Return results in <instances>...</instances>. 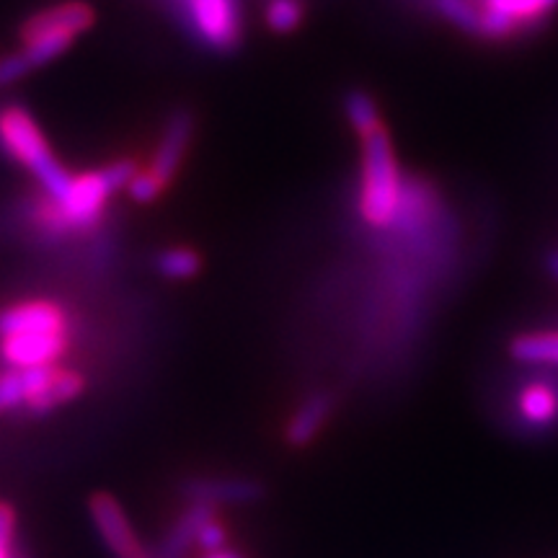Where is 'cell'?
<instances>
[{
    "label": "cell",
    "instance_id": "cell-1",
    "mask_svg": "<svg viewBox=\"0 0 558 558\" xmlns=\"http://www.w3.org/2000/svg\"><path fill=\"white\" fill-rule=\"evenodd\" d=\"M403 184L388 130L375 128L362 135V190L360 213L367 226L388 228L399 218Z\"/></svg>",
    "mask_w": 558,
    "mask_h": 558
},
{
    "label": "cell",
    "instance_id": "cell-2",
    "mask_svg": "<svg viewBox=\"0 0 558 558\" xmlns=\"http://www.w3.org/2000/svg\"><path fill=\"white\" fill-rule=\"evenodd\" d=\"M0 143L5 153L24 163L34 177L41 181L47 197L60 202L73 184V177L62 171V166L47 148V140L41 135L32 114L21 107H5L0 111Z\"/></svg>",
    "mask_w": 558,
    "mask_h": 558
},
{
    "label": "cell",
    "instance_id": "cell-3",
    "mask_svg": "<svg viewBox=\"0 0 558 558\" xmlns=\"http://www.w3.org/2000/svg\"><path fill=\"white\" fill-rule=\"evenodd\" d=\"M476 39L492 45L535 37L558 11V0H476Z\"/></svg>",
    "mask_w": 558,
    "mask_h": 558
},
{
    "label": "cell",
    "instance_id": "cell-4",
    "mask_svg": "<svg viewBox=\"0 0 558 558\" xmlns=\"http://www.w3.org/2000/svg\"><path fill=\"white\" fill-rule=\"evenodd\" d=\"M26 383V403L32 414H47V411L73 401L83 390V378L73 369H58L54 365L21 369Z\"/></svg>",
    "mask_w": 558,
    "mask_h": 558
},
{
    "label": "cell",
    "instance_id": "cell-5",
    "mask_svg": "<svg viewBox=\"0 0 558 558\" xmlns=\"http://www.w3.org/2000/svg\"><path fill=\"white\" fill-rule=\"evenodd\" d=\"M190 16L199 37L215 50L228 52L241 41V16L235 0H190Z\"/></svg>",
    "mask_w": 558,
    "mask_h": 558
},
{
    "label": "cell",
    "instance_id": "cell-6",
    "mask_svg": "<svg viewBox=\"0 0 558 558\" xmlns=\"http://www.w3.org/2000/svg\"><path fill=\"white\" fill-rule=\"evenodd\" d=\"M90 518H94L104 543L117 558H153L148 550L140 546L128 514L122 512V507L109 494H96L90 499Z\"/></svg>",
    "mask_w": 558,
    "mask_h": 558
},
{
    "label": "cell",
    "instance_id": "cell-7",
    "mask_svg": "<svg viewBox=\"0 0 558 558\" xmlns=\"http://www.w3.org/2000/svg\"><path fill=\"white\" fill-rule=\"evenodd\" d=\"M65 331H32L3 337L0 352H3V360L9 362L11 367L29 369L54 365V362L65 354Z\"/></svg>",
    "mask_w": 558,
    "mask_h": 558
},
{
    "label": "cell",
    "instance_id": "cell-8",
    "mask_svg": "<svg viewBox=\"0 0 558 558\" xmlns=\"http://www.w3.org/2000/svg\"><path fill=\"white\" fill-rule=\"evenodd\" d=\"M94 24V11L86 3H65L58 9H50L45 13L29 19L21 29V39L29 45V41L39 37H50V34H68V37H78L81 32H86Z\"/></svg>",
    "mask_w": 558,
    "mask_h": 558
},
{
    "label": "cell",
    "instance_id": "cell-9",
    "mask_svg": "<svg viewBox=\"0 0 558 558\" xmlns=\"http://www.w3.org/2000/svg\"><path fill=\"white\" fill-rule=\"evenodd\" d=\"M32 331H65V313L47 300H29L0 313V337Z\"/></svg>",
    "mask_w": 558,
    "mask_h": 558
},
{
    "label": "cell",
    "instance_id": "cell-10",
    "mask_svg": "<svg viewBox=\"0 0 558 558\" xmlns=\"http://www.w3.org/2000/svg\"><path fill=\"white\" fill-rule=\"evenodd\" d=\"M192 128H194L192 114L186 109L173 111V114L169 117V122H166L163 140H160L156 158H153V166H150V171L156 173L163 184H169L171 177L181 166V158H184L186 145H190Z\"/></svg>",
    "mask_w": 558,
    "mask_h": 558
},
{
    "label": "cell",
    "instance_id": "cell-11",
    "mask_svg": "<svg viewBox=\"0 0 558 558\" xmlns=\"http://www.w3.org/2000/svg\"><path fill=\"white\" fill-rule=\"evenodd\" d=\"M186 494L194 501H207V505H243V501L259 499L262 486L243 478L197 481V484L186 486Z\"/></svg>",
    "mask_w": 558,
    "mask_h": 558
},
{
    "label": "cell",
    "instance_id": "cell-12",
    "mask_svg": "<svg viewBox=\"0 0 558 558\" xmlns=\"http://www.w3.org/2000/svg\"><path fill=\"white\" fill-rule=\"evenodd\" d=\"M215 505L207 501H194V505L181 514V520L173 525L169 538L160 543L156 558H181L192 543H197L199 527L215 518Z\"/></svg>",
    "mask_w": 558,
    "mask_h": 558
},
{
    "label": "cell",
    "instance_id": "cell-13",
    "mask_svg": "<svg viewBox=\"0 0 558 558\" xmlns=\"http://www.w3.org/2000/svg\"><path fill=\"white\" fill-rule=\"evenodd\" d=\"M329 414H331L329 396L326 393L311 396L308 401H303V407L295 411V416H292V422L288 424V442L295 445V448L311 445V439L318 435Z\"/></svg>",
    "mask_w": 558,
    "mask_h": 558
},
{
    "label": "cell",
    "instance_id": "cell-14",
    "mask_svg": "<svg viewBox=\"0 0 558 558\" xmlns=\"http://www.w3.org/2000/svg\"><path fill=\"white\" fill-rule=\"evenodd\" d=\"M520 416L533 427H546L558 418V393L548 383H530L520 390Z\"/></svg>",
    "mask_w": 558,
    "mask_h": 558
},
{
    "label": "cell",
    "instance_id": "cell-15",
    "mask_svg": "<svg viewBox=\"0 0 558 558\" xmlns=\"http://www.w3.org/2000/svg\"><path fill=\"white\" fill-rule=\"evenodd\" d=\"M512 354L527 365H558V331L522 333L514 339Z\"/></svg>",
    "mask_w": 558,
    "mask_h": 558
},
{
    "label": "cell",
    "instance_id": "cell-16",
    "mask_svg": "<svg viewBox=\"0 0 558 558\" xmlns=\"http://www.w3.org/2000/svg\"><path fill=\"white\" fill-rule=\"evenodd\" d=\"M344 111H347V120L352 122V128L357 130L360 137L383 124L373 96H367L365 90H349L344 96Z\"/></svg>",
    "mask_w": 558,
    "mask_h": 558
},
{
    "label": "cell",
    "instance_id": "cell-17",
    "mask_svg": "<svg viewBox=\"0 0 558 558\" xmlns=\"http://www.w3.org/2000/svg\"><path fill=\"white\" fill-rule=\"evenodd\" d=\"M437 16H442L458 32L476 37L478 34V5L476 0H432Z\"/></svg>",
    "mask_w": 558,
    "mask_h": 558
},
{
    "label": "cell",
    "instance_id": "cell-18",
    "mask_svg": "<svg viewBox=\"0 0 558 558\" xmlns=\"http://www.w3.org/2000/svg\"><path fill=\"white\" fill-rule=\"evenodd\" d=\"M158 271L169 279H190L199 271V256L192 248H171L158 256Z\"/></svg>",
    "mask_w": 558,
    "mask_h": 558
},
{
    "label": "cell",
    "instance_id": "cell-19",
    "mask_svg": "<svg viewBox=\"0 0 558 558\" xmlns=\"http://www.w3.org/2000/svg\"><path fill=\"white\" fill-rule=\"evenodd\" d=\"M70 41H73V37H68V34H50V37H39L26 45L24 58L34 70V68L45 65V62H50L58 58V54L65 52L70 47Z\"/></svg>",
    "mask_w": 558,
    "mask_h": 558
},
{
    "label": "cell",
    "instance_id": "cell-20",
    "mask_svg": "<svg viewBox=\"0 0 558 558\" xmlns=\"http://www.w3.org/2000/svg\"><path fill=\"white\" fill-rule=\"evenodd\" d=\"M303 19V5L298 0H271L267 9V21L269 26L279 34H288L295 29Z\"/></svg>",
    "mask_w": 558,
    "mask_h": 558
},
{
    "label": "cell",
    "instance_id": "cell-21",
    "mask_svg": "<svg viewBox=\"0 0 558 558\" xmlns=\"http://www.w3.org/2000/svg\"><path fill=\"white\" fill-rule=\"evenodd\" d=\"M26 403V383L24 373L16 367H11L9 373L0 375V411L19 409Z\"/></svg>",
    "mask_w": 558,
    "mask_h": 558
},
{
    "label": "cell",
    "instance_id": "cell-22",
    "mask_svg": "<svg viewBox=\"0 0 558 558\" xmlns=\"http://www.w3.org/2000/svg\"><path fill=\"white\" fill-rule=\"evenodd\" d=\"M128 190L135 202H153L160 192L166 190V184L153 171H143V173H135V179L130 181Z\"/></svg>",
    "mask_w": 558,
    "mask_h": 558
},
{
    "label": "cell",
    "instance_id": "cell-23",
    "mask_svg": "<svg viewBox=\"0 0 558 558\" xmlns=\"http://www.w3.org/2000/svg\"><path fill=\"white\" fill-rule=\"evenodd\" d=\"M197 546L205 548L207 554H215V550H222V546H226V530H222V525L218 520H209L205 522V525L199 527L197 533Z\"/></svg>",
    "mask_w": 558,
    "mask_h": 558
},
{
    "label": "cell",
    "instance_id": "cell-24",
    "mask_svg": "<svg viewBox=\"0 0 558 558\" xmlns=\"http://www.w3.org/2000/svg\"><path fill=\"white\" fill-rule=\"evenodd\" d=\"M32 65L26 62L24 52H16V54H9V58H0V86H5V83H13L19 78H24L26 73H29Z\"/></svg>",
    "mask_w": 558,
    "mask_h": 558
},
{
    "label": "cell",
    "instance_id": "cell-25",
    "mask_svg": "<svg viewBox=\"0 0 558 558\" xmlns=\"http://www.w3.org/2000/svg\"><path fill=\"white\" fill-rule=\"evenodd\" d=\"M13 530H16V514L9 505H0V546H11Z\"/></svg>",
    "mask_w": 558,
    "mask_h": 558
},
{
    "label": "cell",
    "instance_id": "cell-26",
    "mask_svg": "<svg viewBox=\"0 0 558 558\" xmlns=\"http://www.w3.org/2000/svg\"><path fill=\"white\" fill-rule=\"evenodd\" d=\"M207 558H241L239 554H233V550H215V554H207Z\"/></svg>",
    "mask_w": 558,
    "mask_h": 558
},
{
    "label": "cell",
    "instance_id": "cell-27",
    "mask_svg": "<svg viewBox=\"0 0 558 558\" xmlns=\"http://www.w3.org/2000/svg\"><path fill=\"white\" fill-rule=\"evenodd\" d=\"M548 269L554 271V275L558 277V251H556V254L548 256Z\"/></svg>",
    "mask_w": 558,
    "mask_h": 558
},
{
    "label": "cell",
    "instance_id": "cell-28",
    "mask_svg": "<svg viewBox=\"0 0 558 558\" xmlns=\"http://www.w3.org/2000/svg\"><path fill=\"white\" fill-rule=\"evenodd\" d=\"M0 558H11V546H0Z\"/></svg>",
    "mask_w": 558,
    "mask_h": 558
}]
</instances>
